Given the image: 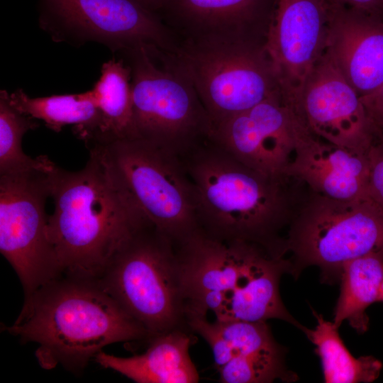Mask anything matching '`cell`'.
I'll list each match as a JSON object with an SVG mask.
<instances>
[{
	"label": "cell",
	"instance_id": "6da1fadb",
	"mask_svg": "<svg viewBox=\"0 0 383 383\" xmlns=\"http://www.w3.org/2000/svg\"><path fill=\"white\" fill-rule=\"evenodd\" d=\"M180 158L194 186L201 231L286 255L281 232L309 192L303 182L259 172L209 138Z\"/></svg>",
	"mask_w": 383,
	"mask_h": 383
},
{
	"label": "cell",
	"instance_id": "7a4b0ae2",
	"mask_svg": "<svg viewBox=\"0 0 383 383\" xmlns=\"http://www.w3.org/2000/svg\"><path fill=\"white\" fill-rule=\"evenodd\" d=\"M4 331L38 345L40 367L81 372L111 344L148 340L147 331L97 280L62 275L26 295L13 323Z\"/></svg>",
	"mask_w": 383,
	"mask_h": 383
},
{
	"label": "cell",
	"instance_id": "3957f363",
	"mask_svg": "<svg viewBox=\"0 0 383 383\" xmlns=\"http://www.w3.org/2000/svg\"><path fill=\"white\" fill-rule=\"evenodd\" d=\"M48 232L62 275L98 280L119 248L148 221L89 152L85 167L50 173Z\"/></svg>",
	"mask_w": 383,
	"mask_h": 383
},
{
	"label": "cell",
	"instance_id": "277c9868",
	"mask_svg": "<svg viewBox=\"0 0 383 383\" xmlns=\"http://www.w3.org/2000/svg\"><path fill=\"white\" fill-rule=\"evenodd\" d=\"M86 145L114 186L175 245L200 230L194 186L179 156L138 138Z\"/></svg>",
	"mask_w": 383,
	"mask_h": 383
},
{
	"label": "cell",
	"instance_id": "5b68a950",
	"mask_svg": "<svg viewBox=\"0 0 383 383\" xmlns=\"http://www.w3.org/2000/svg\"><path fill=\"white\" fill-rule=\"evenodd\" d=\"M97 281L150 339L187 326L176 245L148 221L119 248Z\"/></svg>",
	"mask_w": 383,
	"mask_h": 383
},
{
	"label": "cell",
	"instance_id": "8992f818",
	"mask_svg": "<svg viewBox=\"0 0 383 383\" xmlns=\"http://www.w3.org/2000/svg\"><path fill=\"white\" fill-rule=\"evenodd\" d=\"M287 231L291 274L316 266L323 282H335L345 262L383 250V209L370 196L340 200L309 190Z\"/></svg>",
	"mask_w": 383,
	"mask_h": 383
},
{
	"label": "cell",
	"instance_id": "52a82bcc",
	"mask_svg": "<svg viewBox=\"0 0 383 383\" xmlns=\"http://www.w3.org/2000/svg\"><path fill=\"white\" fill-rule=\"evenodd\" d=\"M123 52L130 60L135 138L179 157L208 138L209 116L172 53L145 46Z\"/></svg>",
	"mask_w": 383,
	"mask_h": 383
},
{
	"label": "cell",
	"instance_id": "ba28073f",
	"mask_svg": "<svg viewBox=\"0 0 383 383\" xmlns=\"http://www.w3.org/2000/svg\"><path fill=\"white\" fill-rule=\"evenodd\" d=\"M265 43L188 39L172 53L194 85L209 116L211 130L230 117L281 94Z\"/></svg>",
	"mask_w": 383,
	"mask_h": 383
},
{
	"label": "cell",
	"instance_id": "9c48e42d",
	"mask_svg": "<svg viewBox=\"0 0 383 383\" xmlns=\"http://www.w3.org/2000/svg\"><path fill=\"white\" fill-rule=\"evenodd\" d=\"M52 170L0 176V251L25 296L62 275L48 236L45 208Z\"/></svg>",
	"mask_w": 383,
	"mask_h": 383
},
{
	"label": "cell",
	"instance_id": "30bf717a",
	"mask_svg": "<svg viewBox=\"0 0 383 383\" xmlns=\"http://www.w3.org/2000/svg\"><path fill=\"white\" fill-rule=\"evenodd\" d=\"M39 22L53 40L94 41L113 51L177 49L156 13L136 0H38Z\"/></svg>",
	"mask_w": 383,
	"mask_h": 383
},
{
	"label": "cell",
	"instance_id": "8fae6325",
	"mask_svg": "<svg viewBox=\"0 0 383 383\" xmlns=\"http://www.w3.org/2000/svg\"><path fill=\"white\" fill-rule=\"evenodd\" d=\"M294 113L317 137L368 155L383 140L360 95L325 52L312 70Z\"/></svg>",
	"mask_w": 383,
	"mask_h": 383
},
{
	"label": "cell",
	"instance_id": "7c38bea8",
	"mask_svg": "<svg viewBox=\"0 0 383 383\" xmlns=\"http://www.w3.org/2000/svg\"><path fill=\"white\" fill-rule=\"evenodd\" d=\"M328 12V0H274L265 47L282 100L293 111L326 52Z\"/></svg>",
	"mask_w": 383,
	"mask_h": 383
},
{
	"label": "cell",
	"instance_id": "4fadbf2b",
	"mask_svg": "<svg viewBox=\"0 0 383 383\" xmlns=\"http://www.w3.org/2000/svg\"><path fill=\"white\" fill-rule=\"evenodd\" d=\"M305 127L277 94L222 121L208 138L248 167L284 177Z\"/></svg>",
	"mask_w": 383,
	"mask_h": 383
},
{
	"label": "cell",
	"instance_id": "5bb4252c",
	"mask_svg": "<svg viewBox=\"0 0 383 383\" xmlns=\"http://www.w3.org/2000/svg\"><path fill=\"white\" fill-rule=\"evenodd\" d=\"M326 52L360 96L383 83V18L329 3Z\"/></svg>",
	"mask_w": 383,
	"mask_h": 383
},
{
	"label": "cell",
	"instance_id": "9a60e30c",
	"mask_svg": "<svg viewBox=\"0 0 383 383\" xmlns=\"http://www.w3.org/2000/svg\"><path fill=\"white\" fill-rule=\"evenodd\" d=\"M286 174L328 198L349 200L370 196L368 155L324 140L307 128L298 137Z\"/></svg>",
	"mask_w": 383,
	"mask_h": 383
},
{
	"label": "cell",
	"instance_id": "2e32d148",
	"mask_svg": "<svg viewBox=\"0 0 383 383\" xmlns=\"http://www.w3.org/2000/svg\"><path fill=\"white\" fill-rule=\"evenodd\" d=\"M274 0H165L161 11L192 34L190 40L265 41Z\"/></svg>",
	"mask_w": 383,
	"mask_h": 383
},
{
	"label": "cell",
	"instance_id": "e0dca14e",
	"mask_svg": "<svg viewBox=\"0 0 383 383\" xmlns=\"http://www.w3.org/2000/svg\"><path fill=\"white\" fill-rule=\"evenodd\" d=\"M143 354L118 357L103 350L95 361L138 383H196L199 374L189 353L191 338L184 329L152 337Z\"/></svg>",
	"mask_w": 383,
	"mask_h": 383
},
{
	"label": "cell",
	"instance_id": "ac0fdd59",
	"mask_svg": "<svg viewBox=\"0 0 383 383\" xmlns=\"http://www.w3.org/2000/svg\"><path fill=\"white\" fill-rule=\"evenodd\" d=\"M11 104L19 112L44 121L50 129L59 132L74 125L75 134L85 143L97 133L101 112L91 90L74 94L30 97L21 89L9 96Z\"/></svg>",
	"mask_w": 383,
	"mask_h": 383
},
{
	"label": "cell",
	"instance_id": "d6986e66",
	"mask_svg": "<svg viewBox=\"0 0 383 383\" xmlns=\"http://www.w3.org/2000/svg\"><path fill=\"white\" fill-rule=\"evenodd\" d=\"M340 291L333 323L339 328L344 321L359 333L369 328L367 309L377 301L383 282V250L345 262L341 270Z\"/></svg>",
	"mask_w": 383,
	"mask_h": 383
},
{
	"label": "cell",
	"instance_id": "ffe728a7",
	"mask_svg": "<svg viewBox=\"0 0 383 383\" xmlns=\"http://www.w3.org/2000/svg\"><path fill=\"white\" fill-rule=\"evenodd\" d=\"M316 326L305 328L303 333L315 346L320 357L324 382H372L379 376L382 363L376 357L367 355L354 357L343 343L333 322L326 321L312 309Z\"/></svg>",
	"mask_w": 383,
	"mask_h": 383
},
{
	"label": "cell",
	"instance_id": "44dd1931",
	"mask_svg": "<svg viewBox=\"0 0 383 383\" xmlns=\"http://www.w3.org/2000/svg\"><path fill=\"white\" fill-rule=\"evenodd\" d=\"M101 73L91 89L101 112V124L95 135L87 143L135 138L130 66L121 60L112 59L103 65Z\"/></svg>",
	"mask_w": 383,
	"mask_h": 383
},
{
	"label": "cell",
	"instance_id": "7402d4cb",
	"mask_svg": "<svg viewBox=\"0 0 383 383\" xmlns=\"http://www.w3.org/2000/svg\"><path fill=\"white\" fill-rule=\"evenodd\" d=\"M9 94L0 92V176L33 170L49 172L56 165L47 156L35 158L22 150L23 135L38 126L33 118L23 114L10 103Z\"/></svg>",
	"mask_w": 383,
	"mask_h": 383
},
{
	"label": "cell",
	"instance_id": "603a6c76",
	"mask_svg": "<svg viewBox=\"0 0 383 383\" xmlns=\"http://www.w3.org/2000/svg\"><path fill=\"white\" fill-rule=\"evenodd\" d=\"M282 346L276 349L246 355L235 356L218 369L220 382L223 383H270L276 379L290 382L297 376L289 370L284 361Z\"/></svg>",
	"mask_w": 383,
	"mask_h": 383
},
{
	"label": "cell",
	"instance_id": "cb8c5ba5",
	"mask_svg": "<svg viewBox=\"0 0 383 383\" xmlns=\"http://www.w3.org/2000/svg\"><path fill=\"white\" fill-rule=\"evenodd\" d=\"M368 157L369 194L383 209V140L370 149Z\"/></svg>",
	"mask_w": 383,
	"mask_h": 383
},
{
	"label": "cell",
	"instance_id": "d4e9b609",
	"mask_svg": "<svg viewBox=\"0 0 383 383\" xmlns=\"http://www.w3.org/2000/svg\"><path fill=\"white\" fill-rule=\"evenodd\" d=\"M360 99L383 137V83L370 94L360 96Z\"/></svg>",
	"mask_w": 383,
	"mask_h": 383
},
{
	"label": "cell",
	"instance_id": "484cf974",
	"mask_svg": "<svg viewBox=\"0 0 383 383\" xmlns=\"http://www.w3.org/2000/svg\"><path fill=\"white\" fill-rule=\"evenodd\" d=\"M331 4L350 8L383 18V0H328Z\"/></svg>",
	"mask_w": 383,
	"mask_h": 383
},
{
	"label": "cell",
	"instance_id": "4316f807",
	"mask_svg": "<svg viewBox=\"0 0 383 383\" xmlns=\"http://www.w3.org/2000/svg\"><path fill=\"white\" fill-rule=\"evenodd\" d=\"M149 10L157 13L161 11L165 0H136Z\"/></svg>",
	"mask_w": 383,
	"mask_h": 383
},
{
	"label": "cell",
	"instance_id": "83f0119b",
	"mask_svg": "<svg viewBox=\"0 0 383 383\" xmlns=\"http://www.w3.org/2000/svg\"><path fill=\"white\" fill-rule=\"evenodd\" d=\"M377 301L383 302V282H382V284L381 285V287H380V289H379Z\"/></svg>",
	"mask_w": 383,
	"mask_h": 383
}]
</instances>
